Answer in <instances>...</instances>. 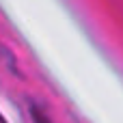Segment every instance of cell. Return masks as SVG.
I'll list each match as a JSON object with an SVG mask.
<instances>
[{"label":"cell","mask_w":123,"mask_h":123,"mask_svg":"<svg viewBox=\"0 0 123 123\" xmlns=\"http://www.w3.org/2000/svg\"><path fill=\"white\" fill-rule=\"evenodd\" d=\"M32 119H35V123H52L41 110H39V108H32Z\"/></svg>","instance_id":"obj_1"}]
</instances>
